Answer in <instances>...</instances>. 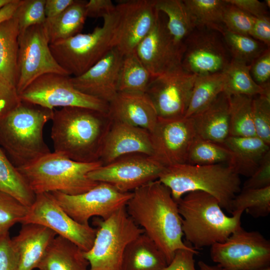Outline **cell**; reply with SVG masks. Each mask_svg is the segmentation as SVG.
<instances>
[{
	"label": "cell",
	"mask_w": 270,
	"mask_h": 270,
	"mask_svg": "<svg viewBox=\"0 0 270 270\" xmlns=\"http://www.w3.org/2000/svg\"><path fill=\"white\" fill-rule=\"evenodd\" d=\"M18 256L10 233L0 235V270H17Z\"/></svg>",
	"instance_id": "f6af8a7d"
},
{
	"label": "cell",
	"mask_w": 270,
	"mask_h": 270,
	"mask_svg": "<svg viewBox=\"0 0 270 270\" xmlns=\"http://www.w3.org/2000/svg\"><path fill=\"white\" fill-rule=\"evenodd\" d=\"M133 154L152 156L150 132L140 128L112 120L103 141L99 160L104 165Z\"/></svg>",
	"instance_id": "44dd1931"
},
{
	"label": "cell",
	"mask_w": 270,
	"mask_h": 270,
	"mask_svg": "<svg viewBox=\"0 0 270 270\" xmlns=\"http://www.w3.org/2000/svg\"><path fill=\"white\" fill-rule=\"evenodd\" d=\"M19 34L18 22L14 17L0 23V78L16 88Z\"/></svg>",
	"instance_id": "f1b7e54d"
},
{
	"label": "cell",
	"mask_w": 270,
	"mask_h": 270,
	"mask_svg": "<svg viewBox=\"0 0 270 270\" xmlns=\"http://www.w3.org/2000/svg\"><path fill=\"white\" fill-rule=\"evenodd\" d=\"M195 28H208L222 34L224 0H184Z\"/></svg>",
	"instance_id": "e575fe53"
},
{
	"label": "cell",
	"mask_w": 270,
	"mask_h": 270,
	"mask_svg": "<svg viewBox=\"0 0 270 270\" xmlns=\"http://www.w3.org/2000/svg\"><path fill=\"white\" fill-rule=\"evenodd\" d=\"M28 208L11 196L0 192V235L9 232L14 225L20 223Z\"/></svg>",
	"instance_id": "60d3db41"
},
{
	"label": "cell",
	"mask_w": 270,
	"mask_h": 270,
	"mask_svg": "<svg viewBox=\"0 0 270 270\" xmlns=\"http://www.w3.org/2000/svg\"><path fill=\"white\" fill-rule=\"evenodd\" d=\"M123 56L114 48L84 73L70 77V80L81 92L108 103L118 92Z\"/></svg>",
	"instance_id": "ffe728a7"
},
{
	"label": "cell",
	"mask_w": 270,
	"mask_h": 270,
	"mask_svg": "<svg viewBox=\"0 0 270 270\" xmlns=\"http://www.w3.org/2000/svg\"><path fill=\"white\" fill-rule=\"evenodd\" d=\"M210 256L225 270H252L269 266L270 242L258 231L240 227L224 242L212 245Z\"/></svg>",
	"instance_id": "30bf717a"
},
{
	"label": "cell",
	"mask_w": 270,
	"mask_h": 270,
	"mask_svg": "<svg viewBox=\"0 0 270 270\" xmlns=\"http://www.w3.org/2000/svg\"><path fill=\"white\" fill-rule=\"evenodd\" d=\"M223 144L230 154L228 163L239 176H250L270 150V145L257 136H228Z\"/></svg>",
	"instance_id": "d4e9b609"
},
{
	"label": "cell",
	"mask_w": 270,
	"mask_h": 270,
	"mask_svg": "<svg viewBox=\"0 0 270 270\" xmlns=\"http://www.w3.org/2000/svg\"><path fill=\"white\" fill-rule=\"evenodd\" d=\"M224 0L226 4L222 20L226 28L235 33L250 36L255 18Z\"/></svg>",
	"instance_id": "7bdbcfd3"
},
{
	"label": "cell",
	"mask_w": 270,
	"mask_h": 270,
	"mask_svg": "<svg viewBox=\"0 0 270 270\" xmlns=\"http://www.w3.org/2000/svg\"><path fill=\"white\" fill-rule=\"evenodd\" d=\"M86 2L74 0L60 14L46 18L44 24L50 44L66 40L80 32L87 18Z\"/></svg>",
	"instance_id": "83f0119b"
},
{
	"label": "cell",
	"mask_w": 270,
	"mask_h": 270,
	"mask_svg": "<svg viewBox=\"0 0 270 270\" xmlns=\"http://www.w3.org/2000/svg\"><path fill=\"white\" fill-rule=\"evenodd\" d=\"M0 192L7 194L29 207L36 194L0 147Z\"/></svg>",
	"instance_id": "4dcf8cb0"
},
{
	"label": "cell",
	"mask_w": 270,
	"mask_h": 270,
	"mask_svg": "<svg viewBox=\"0 0 270 270\" xmlns=\"http://www.w3.org/2000/svg\"><path fill=\"white\" fill-rule=\"evenodd\" d=\"M103 18L102 26L96 27L92 32L80 33L50 44L54 58L70 76L82 75L114 48L116 6L112 14Z\"/></svg>",
	"instance_id": "52a82bcc"
},
{
	"label": "cell",
	"mask_w": 270,
	"mask_h": 270,
	"mask_svg": "<svg viewBox=\"0 0 270 270\" xmlns=\"http://www.w3.org/2000/svg\"><path fill=\"white\" fill-rule=\"evenodd\" d=\"M164 18L159 12L154 26L135 50L152 77L182 68L184 44L174 40Z\"/></svg>",
	"instance_id": "d6986e66"
},
{
	"label": "cell",
	"mask_w": 270,
	"mask_h": 270,
	"mask_svg": "<svg viewBox=\"0 0 270 270\" xmlns=\"http://www.w3.org/2000/svg\"><path fill=\"white\" fill-rule=\"evenodd\" d=\"M164 168L151 156L133 154L102 165L88 176L94 181L104 182L120 192H128L158 180Z\"/></svg>",
	"instance_id": "4fadbf2b"
},
{
	"label": "cell",
	"mask_w": 270,
	"mask_h": 270,
	"mask_svg": "<svg viewBox=\"0 0 270 270\" xmlns=\"http://www.w3.org/2000/svg\"><path fill=\"white\" fill-rule=\"evenodd\" d=\"M102 165L100 160L81 162L50 152L17 168L35 194L58 192L73 196L85 192L98 183L88 174Z\"/></svg>",
	"instance_id": "8992f818"
},
{
	"label": "cell",
	"mask_w": 270,
	"mask_h": 270,
	"mask_svg": "<svg viewBox=\"0 0 270 270\" xmlns=\"http://www.w3.org/2000/svg\"><path fill=\"white\" fill-rule=\"evenodd\" d=\"M16 88L20 94L34 80L48 73L70 76L54 58L44 24L32 26L18 37Z\"/></svg>",
	"instance_id": "8fae6325"
},
{
	"label": "cell",
	"mask_w": 270,
	"mask_h": 270,
	"mask_svg": "<svg viewBox=\"0 0 270 270\" xmlns=\"http://www.w3.org/2000/svg\"><path fill=\"white\" fill-rule=\"evenodd\" d=\"M74 0H46L44 12L46 18H54L62 13Z\"/></svg>",
	"instance_id": "f5cc1de1"
},
{
	"label": "cell",
	"mask_w": 270,
	"mask_h": 270,
	"mask_svg": "<svg viewBox=\"0 0 270 270\" xmlns=\"http://www.w3.org/2000/svg\"><path fill=\"white\" fill-rule=\"evenodd\" d=\"M246 212L254 218L265 217L270 213V186L262 188L242 189L234 196L230 213Z\"/></svg>",
	"instance_id": "8d00e7d4"
},
{
	"label": "cell",
	"mask_w": 270,
	"mask_h": 270,
	"mask_svg": "<svg viewBox=\"0 0 270 270\" xmlns=\"http://www.w3.org/2000/svg\"><path fill=\"white\" fill-rule=\"evenodd\" d=\"M152 156L166 167L186 163L191 144L196 136L190 117L160 118L150 132Z\"/></svg>",
	"instance_id": "ac0fdd59"
},
{
	"label": "cell",
	"mask_w": 270,
	"mask_h": 270,
	"mask_svg": "<svg viewBox=\"0 0 270 270\" xmlns=\"http://www.w3.org/2000/svg\"><path fill=\"white\" fill-rule=\"evenodd\" d=\"M252 97L230 96L229 136H256L252 119Z\"/></svg>",
	"instance_id": "d590c367"
},
{
	"label": "cell",
	"mask_w": 270,
	"mask_h": 270,
	"mask_svg": "<svg viewBox=\"0 0 270 270\" xmlns=\"http://www.w3.org/2000/svg\"><path fill=\"white\" fill-rule=\"evenodd\" d=\"M155 7L158 12L166 16V26L174 40L183 44L195 28L184 1L155 0Z\"/></svg>",
	"instance_id": "f546056e"
},
{
	"label": "cell",
	"mask_w": 270,
	"mask_h": 270,
	"mask_svg": "<svg viewBox=\"0 0 270 270\" xmlns=\"http://www.w3.org/2000/svg\"><path fill=\"white\" fill-rule=\"evenodd\" d=\"M250 36L270 46V19L268 16L255 18Z\"/></svg>",
	"instance_id": "816d5d0a"
},
{
	"label": "cell",
	"mask_w": 270,
	"mask_h": 270,
	"mask_svg": "<svg viewBox=\"0 0 270 270\" xmlns=\"http://www.w3.org/2000/svg\"><path fill=\"white\" fill-rule=\"evenodd\" d=\"M190 118L196 136L223 144L229 136L230 96L221 93Z\"/></svg>",
	"instance_id": "cb8c5ba5"
},
{
	"label": "cell",
	"mask_w": 270,
	"mask_h": 270,
	"mask_svg": "<svg viewBox=\"0 0 270 270\" xmlns=\"http://www.w3.org/2000/svg\"><path fill=\"white\" fill-rule=\"evenodd\" d=\"M22 224H36L46 227L57 235L78 246L83 252L92 248L96 228L80 224L60 206L50 192L36 194L34 200L28 208Z\"/></svg>",
	"instance_id": "7c38bea8"
},
{
	"label": "cell",
	"mask_w": 270,
	"mask_h": 270,
	"mask_svg": "<svg viewBox=\"0 0 270 270\" xmlns=\"http://www.w3.org/2000/svg\"><path fill=\"white\" fill-rule=\"evenodd\" d=\"M168 264L164 254L144 232L126 246L122 258L121 270H163Z\"/></svg>",
	"instance_id": "484cf974"
},
{
	"label": "cell",
	"mask_w": 270,
	"mask_h": 270,
	"mask_svg": "<svg viewBox=\"0 0 270 270\" xmlns=\"http://www.w3.org/2000/svg\"><path fill=\"white\" fill-rule=\"evenodd\" d=\"M198 252L196 249L178 250L172 260L163 270H196L194 254Z\"/></svg>",
	"instance_id": "c3c4849f"
},
{
	"label": "cell",
	"mask_w": 270,
	"mask_h": 270,
	"mask_svg": "<svg viewBox=\"0 0 270 270\" xmlns=\"http://www.w3.org/2000/svg\"><path fill=\"white\" fill-rule=\"evenodd\" d=\"M196 77L197 75L187 72L182 68L152 77L146 93L159 118L184 116Z\"/></svg>",
	"instance_id": "2e32d148"
},
{
	"label": "cell",
	"mask_w": 270,
	"mask_h": 270,
	"mask_svg": "<svg viewBox=\"0 0 270 270\" xmlns=\"http://www.w3.org/2000/svg\"><path fill=\"white\" fill-rule=\"evenodd\" d=\"M22 0H12L0 10V23L12 18Z\"/></svg>",
	"instance_id": "db71d44e"
},
{
	"label": "cell",
	"mask_w": 270,
	"mask_h": 270,
	"mask_svg": "<svg viewBox=\"0 0 270 270\" xmlns=\"http://www.w3.org/2000/svg\"><path fill=\"white\" fill-rule=\"evenodd\" d=\"M50 138L54 152L81 162L100 160L111 123L108 113L79 107L54 110Z\"/></svg>",
	"instance_id": "7a4b0ae2"
},
{
	"label": "cell",
	"mask_w": 270,
	"mask_h": 270,
	"mask_svg": "<svg viewBox=\"0 0 270 270\" xmlns=\"http://www.w3.org/2000/svg\"><path fill=\"white\" fill-rule=\"evenodd\" d=\"M54 112L21 100L0 120V147L16 168L51 152L44 140V129Z\"/></svg>",
	"instance_id": "3957f363"
},
{
	"label": "cell",
	"mask_w": 270,
	"mask_h": 270,
	"mask_svg": "<svg viewBox=\"0 0 270 270\" xmlns=\"http://www.w3.org/2000/svg\"><path fill=\"white\" fill-rule=\"evenodd\" d=\"M232 58L250 64L268 48L249 36L234 32L226 29L222 34Z\"/></svg>",
	"instance_id": "f35d334b"
},
{
	"label": "cell",
	"mask_w": 270,
	"mask_h": 270,
	"mask_svg": "<svg viewBox=\"0 0 270 270\" xmlns=\"http://www.w3.org/2000/svg\"><path fill=\"white\" fill-rule=\"evenodd\" d=\"M152 78L135 51L124 55L119 74L118 92L146 93Z\"/></svg>",
	"instance_id": "836d02e7"
},
{
	"label": "cell",
	"mask_w": 270,
	"mask_h": 270,
	"mask_svg": "<svg viewBox=\"0 0 270 270\" xmlns=\"http://www.w3.org/2000/svg\"><path fill=\"white\" fill-rule=\"evenodd\" d=\"M250 65L232 58L224 71L226 75L224 92L229 96L244 95L251 97L262 94L270 84L261 86L252 79L250 73Z\"/></svg>",
	"instance_id": "1f68e13d"
},
{
	"label": "cell",
	"mask_w": 270,
	"mask_h": 270,
	"mask_svg": "<svg viewBox=\"0 0 270 270\" xmlns=\"http://www.w3.org/2000/svg\"><path fill=\"white\" fill-rule=\"evenodd\" d=\"M252 111L256 136L270 145V87L252 97Z\"/></svg>",
	"instance_id": "ab89813d"
},
{
	"label": "cell",
	"mask_w": 270,
	"mask_h": 270,
	"mask_svg": "<svg viewBox=\"0 0 270 270\" xmlns=\"http://www.w3.org/2000/svg\"><path fill=\"white\" fill-rule=\"evenodd\" d=\"M70 76L56 73L43 74L20 94V100L46 108L79 107L108 112V103L76 89Z\"/></svg>",
	"instance_id": "9c48e42d"
},
{
	"label": "cell",
	"mask_w": 270,
	"mask_h": 270,
	"mask_svg": "<svg viewBox=\"0 0 270 270\" xmlns=\"http://www.w3.org/2000/svg\"><path fill=\"white\" fill-rule=\"evenodd\" d=\"M132 192L126 206L128 214L157 245L168 264L178 250L195 249L183 241L182 218L168 188L156 180Z\"/></svg>",
	"instance_id": "6da1fadb"
},
{
	"label": "cell",
	"mask_w": 270,
	"mask_h": 270,
	"mask_svg": "<svg viewBox=\"0 0 270 270\" xmlns=\"http://www.w3.org/2000/svg\"><path fill=\"white\" fill-rule=\"evenodd\" d=\"M184 46L182 68L197 76L223 72L232 59L222 34L216 30L195 28Z\"/></svg>",
	"instance_id": "9a60e30c"
},
{
	"label": "cell",
	"mask_w": 270,
	"mask_h": 270,
	"mask_svg": "<svg viewBox=\"0 0 270 270\" xmlns=\"http://www.w3.org/2000/svg\"><path fill=\"white\" fill-rule=\"evenodd\" d=\"M252 270H270V266H265V267H263L261 268Z\"/></svg>",
	"instance_id": "6f0895ef"
},
{
	"label": "cell",
	"mask_w": 270,
	"mask_h": 270,
	"mask_svg": "<svg viewBox=\"0 0 270 270\" xmlns=\"http://www.w3.org/2000/svg\"><path fill=\"white\" fill-rule=\"evenodd\" d=\"M62 208L74 220L88 224L94 216L106 220L114 212L126 206L132 192H123L111 185L98 182L89 190L76 195L58 192H50Z\"/></svg>",
	"instance_id": "5bb4252c"
},
{
	"label": "cell",
	"mask_w": 270,
	"mask_h": 270,
	"mask_svg": "<svg viewBox=\"0 0 270 270\" xmlns=\"http://www.w3.org/2000/svg\"><path fill=\"white\" fill-rule=\"evenodd\" d=\"M16 88L0 78V120L20 102Z\"/></svg>",
	"instance_id": "7dc6e473"
},
{
	"label": "cell",
	"mask_w": 270,
	"mask_h": 270,
	"mask_svg": "<svg viewBox=\"0 0 270 270\" xmlns=\"http://www.w3.org/2000/svg\"><path fill=\"white\" fill-rule=\"evenodd\" d=\"M118 14L114 48L124 56L135 51L156 21L155 0H127L116 5Z\"/></svg>",
	"instance_id": "e0dca14e"
},
{
	"label": "cell",
	"mask_w": 270,
	"mask_h": 270,
	"mask_svg": "<svg viewBox=\"0 0 270 270\" xmlns=\"http://www.w3.org/2000/svg\"><path fill=\"white\" fill-rule=\"evenodd\" d=\"M250 73L254 80L262 86L270 80V49H266L250 64Z\"/></svg>",
	"instance_id": "bcb514c9"
},
{
	"label": "cell",
	"mask_w": 270,
	"mask_h": 270,
	"mask_svg": "<svg viewBox=\"0 0 270 270\" xmlns=\"http://www.w3.org/2000/svg\"><path fill=\"white\" fill-rule=\"evenodd\" d=\"M158 180L169 188L176 202L189 192L202 191L214 196L229 212L232 200L240 190V176L226 164L170 166L164 168Z\"/></svg>",
	"instance_id": "5b68a950"
},
{
	"label": "cell",
	"mask_w": 270,
	"mask_h": 270,
	"mask_svg": "<svg viewBox=\"0 0 270 270\" xmlns=\"http://www.w3.org/2000/svg\"><path fill=\"white\" fill-rule=\"evenodd\" d=\"M83 251L76 244L59 236L51 242L38 264L39 270H88Z\"/></svg>",
	"instance_id": "4316f807"
},
{
	"label": "cell",
	"mask_w": 270,
	"mask_h": 270,
	"mask_svg": "<svg viewBox=\"0 0 270 270\" xmlns=\"http://www.w3.org/2000/svg\"><path fill=\"white\" fill-rule=\"evenodd\" d=\"M11 1L12 0H0V10Z\"/></svg>",
	"instance_id": "9f6ffc18"
},
{
	"label": "cell",
	"mask_w": 270,
	"mask_h": 270,
	"mask_svg": "<svg viewBox=\"0 0 270 270\" xmlns=\"http://www.w3.org/2000/svg\"><path fill=\"white\" fill-rule=\"evenodd\" d=\"M177 202L184 235L186 242L195 249L224 242L242 227L243 212L228 216L218 200L207 192H190Z\"/></svg>",
	"instance_id": "277c9868"
},
{
	"label": "cell",
	"mask_w": 270,
	"mask_h": 270,
	"mask_svg": "<svg viewBox=\"0 0 270 270\" xmlns=\"http://www.w3.org/2000/svg\"><path fill=\"white\" fill-rule=\"evenodd\" d=\"M230 158V152L223 144L196 136L189 150L186 163L198 165L228 164Z\"/></svg>",
	"instance_id": "74e56055"
},
{
	"label": "cell",
	"mask_w": 270,
	"mask_h": 270,
	"mask_svg": "<svg viewBox=\"0 0 270 270\" xmlns=\"http://www.w3.org/2000/svg\"><path fill=\"white\" fill-rule=\"evenodd\" d=\"M96 233L92 248L84 252L88 270H121L122 258L128 244L144 233L122 207L106 220L96 222Z\"/></svg>",
	"instance_id": "ba28073f"
},
{
	"label": "cell",
	"mask_w": 270,
	"mask_h": 270,
	"mask_svg": "<svg viewBox=\"0 0 270 270\" xmlns=\"http://www.w3.org/2000/svg\"><path fill=\"white\" fill-rule=\"evenodd\" d=\"M45 2L46 0H22L13 16L18 21L20 34L32 26L44 23Z\"/></svg>",
	"instance_id": "b9f144b4"
},
{
	"label": "cell",
	"mask_w": 270,
	"mask_h": 270,
	"mask_svg": "<svg viewBox=\"0 0 270 270\" xmlns=\"http://www.w3.org/2000/svg\"><path fill=\"white\" fill-rule=\"evenodd\" d=\"M270 186V151L263 157L258 166L244 182L242 189L262 188Z\"/></svg>",
	"instance_id": "ee69618b"
},
{
	"label": "cell",
	"mask_w": 270,
	"mask_h": 270,
	"mask_svg": "<svg viewBox=\"0 0 270 270\" xmlns=\"http://www.w3.org/2000/svg\"><path fill=\"white\" fill-rule=\"evenodd\" d=\"M110 119L144 129L154 128L158 116L146 93L118 92L108 102Z\"/></svg>",
	"instance_id": "7402d4cb"
},
{
	"label": "cell",
	"mask_w": 270,
	"mask_h": 270,
	"mask_svg": "<svg viewBox=\"0 0 270 270\" xmlns=\"http://www.w3.org/2000/svg\"><path fill=\"white\" fill-rule=\"evenodd\" d=\"M56 234L36 224H22L18 235L12 238L18 256L17 270L37 268Z\"/></svg>",
	"instance_id": "603a6c76"
},
{
	"label": "cell",
	"mask_w": 270,
	"mask_h": 270,
	"mask_svg": "<svg viewBox=\"0 0 270 270\" xmlns=\"http://www.w3.org/2000/svg\"><path fill=\"white\" fill-rule=\"evenodd\" d=\"M226 1L254 18L268 16V7L265 2L258 0H226Z\"/></svg>",
	"instance_id": "681fc988"
},
{
	"label": "cell",
	"mask_w": 270,
	"mask_h": 270,
	"mask_svg": "<svg viewBox=\"0 0 270 270\" xmlns=\"http://www.w3.org/2000/svg\"><path fill=\"white\" fill-rule=\"evenodd\" d=\"M116 10V6L110 0H90L86 4L87 17L104 18Z\"/></svg>",
	"instance_id": "f907efd6"
},
{
	"label": "cell",
	"mask_w": 270,
	"mask_h": 270,
	"mask_svg": "<svg viewBox=\"0 0 270 270\" xmlns=\"http://www.w3.org/2000/svg\"><path fill=\"white\" fill-rule=\"evenodd\" d=\"M198 264V269L196 270H225L218 265L211 266L203 261H199Z\"/></svg>",
	"instance_id": "11a10c76"
},
{
	"label": "cell",
	"mask_w": 270,
	"mask_h": 270,
	"mask_svg": "<svg viewBox=\"0 0 270 270\" xmlns=\"http://www.w3.org/2000/svg\"><path fill=\"white\" fill-rule=\"evenodd\" d=\"M226 80V75L224 72L197 76L184 116L190 117L224 92Z\"/></svg>",
	"instance_id": "d6a6232c"
}]
</instances>
